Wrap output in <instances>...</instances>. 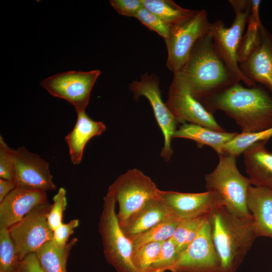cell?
Listing matches in <instances>:
<instances>
[{"mask_svg": "<svg viewBox=\"0 0 272 272\" xmlns=\"http://www.w3.org/2000/svg\"><path fill=\"white\" fill-rule=\"evenodd\" d=\"M16 272H45L35 253H31L20 261Z\"/></svg>", "mask_w": 272, "mask_h": 272, "instance_id": "cell-37", "label": "cell"}, {"mask_svg": "<svg viewBox=\"0 0 272 272\" xmlns=\"http://www.w3.org/2000/svg\"><path fill=\"white\" fill-rule=\"evenodd\" d=\"M77 114L76 124L65 137L71 160L74 165L81 163L85 147L88 141L100 135L106 128L102 122L94 121L90 118L85 110L77 112Z\"/></svg>", "mask_w": 272, "mask_h": 272, "instance_id": "cell-20", "label": "cell"}, {"mask_svg": "<svg viewBox=\"0 0 272 272\" xmlns=\"http://www.w3.org/2000/svg\"><path fill=\"white\" fill-rule=\"evenodd\" d=\"M20 261L9 228L0 227V272H16Z\"/></svg>", "mask_w": 272, "mask_h": 272, "instance_id": "cell-29", "label": "cell"}, {"mask_svg": "<svg viewBox=\"0 0 272 272\" xmlns=\"http://www.w3.org/2000/svg\"><path fill=\"white\" fill-rule=\"evenodd\" d=\"M171 271L222 272L212 241L209 217L195 238L179 254Z\"/></svg>", "mask_w": 272, "mask_h": 272, "instance_id": "cell-12", "label": "cell"}, {"mask_svg": "<svg viewBox=\"0 0 272 272\" xmlns=\"http://www.w3.org/2000/svg\"><path fill=\"white\" fill-rule=\"evenodd\" d=\"M78 219H73L67 223H62L53 231L52 242L58 247H62L69 242V238L79 225Z\"/></svg>", "mask_w": 272, "mask_h": 272, "instance_id": "cell-35", "label": "cell"}, {"mask_svg": "<svg viewBox=\"0 0 272 272\" xmlns=\"http://www.w3.org/2000/svg\"><path fill=\"white\" fill-rule=\"evenodd\" d=\"M66 206V190L60 187L53 197V203L47 216L48 225L53 231L63 223V214Z\"/></svg>", "mask_w": 272, "mask_h": 272, "instance_id": "cell-32", "label": "cell"}, {"mask_svg": "<svg viewBox=\"0 0 272 272\" xmlns=\"http://www.w3.org/2000/svg\"><path fill=\"white\" fill-rule=\"evenodd\" d=\"M14 156L16 187L45 191L56 189L47 161L24 147L14 150Z\"/></svg>", "mask_w": 272, "mask_h": 272, "instance_id": "cell-15", "label": "cell"}, {"mask_svg": "<svg viewBox=\"0 0 272 272\" xmlns=\"http://www.w3.org/2000/svg\"><path fill=\"white\" fill-rule=\"evenodd\" d=\"M165 103L178 123L188 122L218 131H225L213 114L183 86L172 82Z\"/></svg>", "mask_w": 272, "mask_h": 272, "instance_id": "cell-14", "label": "cell"}, {"mask_svg": "<svg viewBox=\"0 0 272 272\" xmlns=\"http://www.w3.org/2000/svg\"><path fill=\"white\" fill-rule=\"evenodd\" d=\"M78 242L74 238L62 247L57 246L52 240L43 244L35 253L45 272H66V262L70 253Z\"/></svg>", "mask_w": 272, "mask_h": 272, "instance_id": "cell-23", "label": "cell"}, {"mask_svg": "<svg viewBox=\"0 0 272 272\" xmlns=\"http://www.w3.org/2000/svg\"><path fill=\"white\" fill-rule=\"evenodd\" d=\"M157 197L169 214L180 221L209 215L221 206L216 195L209 191L185 193L159 189Z\"/></svg>", "mask_w": 272, "mask_h": 272, "instance_id": "cell-13", "label": "cell"}, {"mask_svg": "<svg viewBox=\"0 0 272 272\" xmlns=\"http://www.w3.org/2000/svg\"><path fill=\"white\" fill-rule=\"evenodd\" d=\"M239 67L247 79L264 85L272 93V34L263 25L258 46Z\"/></svg>", "mask_w": 272, "mask_h": 272, "instance_id": "cell-17", "label": "cell"}, {"mask_svg": "<svg viewBox=\"0 0 272 272\" xmlns=\"http://www.w3.org/2000/svg\"><path fill=\"white\" fill-rule=\"evenodd\" d=\"M143 7L158 16L170 27L181 24L198 10L183 8L171 0H141Z\"/></svg>", "mask_w": 272, "mask_h": 272, "instance_id": "cell-25", "label": "cell"}, {"mask_svg": "<svg viewBox=\"0 0 272 272\" xmlns=\"http://www.w3.org/2000/svg\"><path fill=\"white\" fill-rule=\"evenodd\" d=\"M179 253L172 238L164 242L157 259L148 272L172 271Z\"/></svg>", "mask_w": 272, "mask_h": 272, "instance_id": "cell-31", "label": "cell"}, {"mask_svg": "<svg viewBox=\"0 0 272 272\" xmlns=\"http://www.w3.org/2000/svg\"><path fill=\"white\" fill-rule=\"evenodd\" d=\"M129 88L135 99L144 96L149 101L164 137L161 156L166 161L169 160L173 153L171 142L178 122L162 99L158 77L146 73L141 76L140 81L131 83Z\"/></svg>", "mask_w": 272, "mask_h": 272, "instance_id": "cell-11", "label": "cell"}, {"mask_svg": "<svg viewBox=\"0 0 272 272\" xmlns=\"http://www.w3.org/2000/svg\"><path fill=\"white\" fill-rule=\"evenodd\" d=\"M103 199L98 231L106 260L117 272H140L132 262V242L120 227L115 212L116 201L114 196L108 191Z\"/></svg>", "mask_w": 272, "mask_h": 272, "instance_id": "cell-6", "label": "cell"}, {"mask_svg": "<svg viewBox=\"0 0 272 272\" xmlns=\"http://www.w3.org/2000/svg\"><path fill=\"white\" fill-rule=\"evenodd\" d=\"M181 221L171 215L166 219L149 230L130 239L133 251L152 242H162L171 238Z\"/></svg>", "mask_w": 272, "mask_h": 272, "instance_id": "cell-26", "label": "cell"}, {"mask_svg": "<svg viewBox=\"0 0 272 272\" xmlns=\"http://www.w3.org/2000/svg\"><path fill=\"white\" fill-rule=\"evenodd\" d=\"M215 169L205 176L207 191L215 193L222 206L230 212L243 217H252L247 208L248 188L251 185L236 165V157L224 154L218 155Z\"/></svg>", "mask_w": 272, "mask_h": 272, "instance_id": "cell-4", "label": "cell"}, {"mask_svg": "<svg viewBox=\"0 0 272 272\" xmlns=\"http://www.w3.org/2000/svg\"><path fill=\"white\" fill-rule=\"evenodd\" d=\"M110 4L119 14L135 17L143 7L141 0H111Z\"/></svg>", "mask_w": 272, "mask_h": 272, "instance_id": "cell-36", "label": "cell"}, {"mask_svg": "<svg viewBox=\"0 0 272 272\" xmlns=\"http://www.w3.org/2000/svg\"><path fill=\"white\" fill-rule=\"evenodd\" d=\"M172 82L186 88L200 102L240 82L219 55L208 32L195 44Z\"/></svg>", "mask_w": 272, "mask_h": 272, "instance_id": "cell-1", "label": "cell"}, {"mask_svg": "<svg viewBox=\"0 0 272 272\" xmlns=\"http://www.w3.org/2000/svg\"><path fill=\"white\" fill-rule=\"evenodd\" d=\"M163 243L162 242L149 243L133 251L132 262L135 267L140 272H148L157 259Z\"/></svg>", "mask_w": 272, "mask_h": 272, "instance_id": "cell-30", "label": "cell"}, {"mask_svg": "<svg viewBox=\"0 0 272 272\" xmlns=\"http://www.w3.org/2000/svg\"><path fill=\"white\" fill-rule=\"evenodd\" d=\"M212 114L221 110L235 120L241 132L272 127V96L257 85L238 82L200 102Z\"/></svg>", "mask_w": 272, "mask_h": 272, "instance_id": "cell-2", "label": "cell"}, {"mask_svg": "<svg viewBox=\"0 0 272 272\" xmlns=\"http://www.w3.org/2000/svg\"><path fill=\"white\" fill-rule=\"evenodd\" d=\"M210 23L207 12L202 9L188 20L170 27L165 40L168 52L166 65L173 74L185 64L196 42L208 33Z\"/></svg>", "mask_w": 272, "mask_h": 272, "instance_id": "cell-8", "label": "cell"}, {"mask_svg": "<svg viewBox=\"0 0 272 272\" xmlns=\"http://www.w3.org/2000/svg\"><path fill=\"white\" fill-rule=\"evenodd\" d=\"M266 142L252 145L243 155L251 185L272 189V152L266 149Z\"/></svg>", "mask_w": 272, "mask_h": 272, "instance_id": "cell-19", "label": "cell"}, {"mask_svg": "<svg viewBox=\"0 0 272 272\" xmlns=\"http://www.w3.org/2000/svg\"><path fill=\"white\" fill-rule=\"evenodd\" d=\"M170 216L156 197L148 201L129 217L120 227L124 235L131 239L162 222Z\"/></svg>", "mask_w": 272, "mask_h": 272, "instance_id": "cell-21", "label": "cell"}, {"mask_svg": "<svg viewBox=\"0 0 272 272\" xmlns=\"http://www.w3.org/2000/svg\"><path fill=\"white\" fill-rule=\"evenodd\" d=\"M51 204L47 201L37 206L9 228L20 260L52 240L53 231L47 222Z\"/></svg>", "mask_w": 272, "mask_h": 272, "instance_id": "cell-9", "label": "cell"}, {"mask_svg": "<svg viewBox=\"0 0 272 272\" xmlns=\"http://www.w3.org/2000/svg\"><path fill=\"white\" fill-rule=\"evenodd\" d=\"M209 216V214L180 222L172 237L179 254L195 238Z\"/></svg>", "mask_w": 272, "mask_h": 272, "instance_id": "cell-28", "label": "cell"}, {"mask_svg": "<svg viewBox=\"0 0 272 272\" xmlns=\"http://www.w3.org/2000/svg\"><path fill=\"white\" fill-rule=\"evenodd\" d=\"M235 16L231 26L228 28L221 20L210 23L209 32L214 46L227 67L240 82L247 87L256 84L247 79L241 72L237 59V50L244 31L246 29L251 7V0H230Z\"/></svg>", "mask_w": 272, "mask_h": 272, "instance_id": "cell-5", "label": "cell"}, {"mask_svg": "<svg viewBox=\"0 0 272 272\" xmlns=\"http://www.w3.org/2000/svg\"><path fill=\"white\" fill-rule=\"evenodd\" d=\"M260 0H251L250 14L237 50L239 63L245 60L258 46L260 39V27L262 24L259 17Z\"/></svg>", "mask_w": 272, "mask_h": 272, "instance_id": "cell-24", "label": "cell"}, {"mask_svg": "<svg viewBox=\"0 0 272 272\" xmlns=\"http://www.w3.org/2000/svg\"><path fill=\"white\" fill-rule=\"evenodd\" d=\"M47 201L46 191L16 187L0 202V227L9 228Z\"/></svg>", "mask_w": 272, "mask_h": 272, "instance_id": "cell-16", "label": "cell"}, {"mask_svg": "<svg viewBox=\"0 0 272 272\" xmlns=\"http://www.w3.org/2000/svg\"><path fill=\"white\" fill-rule=\"evenodd\" d=\"M16 187L14 181L0 179V202Z\"/></svg>", "mask_w": 272, "mask_h": 272, "instance_id": "cell-38", "label": "cell"}, {"mask_svg": "<svg viewBox=\"0 0 272 272\" xmlns=\"http://www.w3.org/2000/svg\"><path fill=\"white\" fill-rule=\"evenodd\" d=\"M272 137V127L260 131L238 133L226 143L223 151L224 154L239 156L252 145L267 141Z\"/></svg>", "mask_w": 272, "mask_h": 272, "instance_id": "cell-27", "label": "cell"}, {"mask_svg": "<svg viewBox=\"0 0 272 272\" xmlns=\"http://www.w3.org/2000/svg\"><path fill=\"white\" fill-rule=\"evenodd\" d=\"M238 132L218 131L198 124L186 123L175 132L174 138H184L195 142L199 147L207 145L213 148L218 155H223L224 145Z\"/></svg>", "mask_w": 272, "mask_h": 272, "instance_id": "cell-22", "label": "cell"}, {"mask_svg": "<svg viewBox=\"0 0 272 272\" xmlns=\"http://www.w3.org/2000/svg\"><path fill=\"white\" fill-rule=\"evenodd\" d=\"M101 72L69 71L43 80L41 86L54 97L65 100L72 104L76 112L85 110L92 88Z\"/></svg>", "mask_w": 272, "mask_h": 272, "instance_id": "cell-10", "label": "cell"}, {"mask_svg": "<svg viewBox=\"0 0 272 272\" xmlns=\"http://www.w3.org/2000/svg\"><path fill=\"white\" fill-rule=\"evenodd\" d=\"M212 241L222 272H234L257 237L252 217H243L222 206L210 214Z\"/></svg>", "mask_w": 272, "mask_h": 272, "instance_id": "cell-3", "label": "cell"}, {"mask_svg": "<svg viewBox=\"0 0 272 272\" xmlns=\"http://www.w3.org/2000/svg\"><path fill=\"white\" fill-rule=\"evenodd\" d=\"M246 205L257 237L272 238V189L250 185Z\"/></svg>", "mask_w": 272, "mask_h": 272, "instance_id": "cell-18", "label": "cell"}, {"mask_svg": "<svg viewBox=\"0 0 272 272\" xmlns=\"http://www.w3.org/2000/svg\"><path fill=\"white\" fill-rule=\"evenodd\" d=\"M15 176L14 150L0 136V178L14 181Z\"/></svg>", "mask_w": 272, "mask_h": 272, "instance_id": "cell-34", "label": "cell"}, {"mask_svg": "<svg viewBox=\"0 0 272 272\" xmlns=\"http://www.w3.org/2000/svg\"><path fill=\"white\" fill-rule=\"evenodd\" d=\"M149 29L157 32L165 40L168 36L170 26L158 16L143 7L135 16Z\"/></svg>", "mask_w": 272, "mask_h": 272, "instance_id": "cell-33", "label": "cell"}, {"mask_svg": "<svg viewBox=\"0 0 272 272\" xmlns=\"http://www.w3.org/2000/svg\"><path fill=\"white\" fill-rule=\"evenodd\" d=\"M159 189L148 176L133 169L120 175L109 187L118 204L120 226L149 200L156 198Z\"/></svg>", "mask_w": 272, "mask_h": 272, "instance_id": "cell-7", "label": "cell"}]
</instances>
